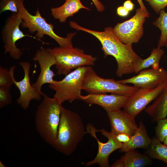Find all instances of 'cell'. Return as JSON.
Instances as JSON below:
<instances>
[{"mask_svg": "<svg viewBox=\"0 0 167 167\" xmlns=\"http://www.w3.org/2000/svg\"><path fill=\"white\" fill-rule=\"evenodd\" d=\"M153 24L159 28L161 32L157 47H165L167 49V12L161 10L160 16L153 22Z\"/></svg>", "mask_w": 167, "mask_h": 167, "instance_id": "23", "label": "cell"}, {"mask_svg": "<svg viewBox=\"0 0 167 167\" xmlns=\"http://www.w3.org/2000/svg\"><path fill=\"white\" fill-rule=\"evenodd\" d=\"M155 127L156 137L161 142H163L167 137V118L161 119L157 121Z\"/></svg>", "mask_w": 167, "mask_h": 167, "instance_id": "24", "label": "cell"}, {"mask_svg": "<svg viewBox=\"0 0 167 167\" xmlns=\"http://www.w3.org/2000/svg\"><path fill=\"white\" fill-rule=\"evenodd\" d=\"M10 88L0 87V108H2L12 103Z\"/></svg>", "mask_w": 167, "mask_h": 167, "instance_id": "27", "label": "cell"}, {"mask_svg": "<svg viewBox=\"0 0 167 167\" xmlns=\"http://www.w3.org/2000/svg\"><path fill=\"white\" fill-rule=\"evenodd\" d=\"M118 160L121 167H145L153 164L152 159L146 153L142 154L135 149L126 152Z\"/></svg>", "mask_w": 167, "mask_h": 167, "instance_id": "20", "label": "cell"}, {"mask_svg": "<svg viewBox=\"0 0 167 167\" xmlns=\"http://www.w3.org/2000/svg\"><path fill=\"white\" fill-rule=\"evenodd\" d=\"M88 66L76 68L62 80H54L48 87L54 91V97L61 105L66 101L71 102L80 99L82 87Z\"/></svg>", "mask_w": 167, "mask_h": 167, "instance_id": "7", "label": "cell"}, {"mask_svg": "<svg viewBox=\"0 0 167 167\" xmlns=\"http://www.w3.org/2000/svg\"><path fill=\"white\" fill-rule=\"evenodd\" d=\"M22 67L24 73L23 79L19 81H16L14 75L15 66H12L9 70L13 79V84L18 89L20 96L16 102L23 109H27L29 107L32 100L39 101L41 98V95L34 89L30 81L29 71L31 65L27 62H22L19 63Z\"/></svg>", "mask_w": 167, "mask_h": 167, "instance_id": "12", "label": "cell"}, {"mask_svg": "<svg viewBox=\"0 0 167 167\" xmlns=\"http://www.w3.org/2000/svg\"><path fill=\"white\" fill-rule=\"evenodd\" d=\"M13 84L12 76L9 70L0 66V87L10 88Z\"/></svg>", "mask_w": 167, "mask_h": 167, "instance_id": "25", "label": "cell"}, {"mask_svg": "<svg viewBox=\"0 0 167 167\" xmlns=\"http://www.w3.org/2000/svg\"><path fill=\"white\" fill-rule=\"evenodd\" d=\"M167 80V71L163 68L145 69L136 75L118 80L123 84H131L139 88H153Z\"/></svg>", "mask_w": 167, "mask_h": 167, "instance_id": "14", "label": "cell"}, {"mask_svg": "<svg viewBox=\"0 0 167 167\" xmlns=\"http://www.w3.org/2000/svg\"><path fill=\"white\" fill-rule=\"evenodd\" d=\"M43 96L35 114V125L42 139L52 146L57 138L62 106L54 97L44 93Z\"/></svg>", "mask_w": 167, "mask_h": 167, "instance_id": "3", "label": "cell"}, {"mask_svg": "<svg viewBox=\"0 0 167 167\" xmlns=\"http://www.w3.org/2000/svg\"><path fill=\"white\" fill-rule=\"evenodd\" d=\"M164 53V51L160 48L157 47L154 48L147 58L143 59L137 67L135 73L137 74L141 70L150 67L154 69L159 68V62Z\"/></svg>", "mask_w": 167, "mask_h": 167, "instance_id": "22", "label": "cell"}, {"mask_svg": "<svg viewBox=\"0 0 167 167\" xmlns=\"http://www.w3.org/2000/svg\"><path fill=\"white\" fill-rule=\"evenodd\" d=\"M152 139L149 137L146 127L143 123L140 122L139 126L135 133L130 137L127 143H123L120 149L121 152H126L130 150L141 148L147 149L152 142Z\"/></svg>", "mask_w": 167, "mask_h": 167, "instance_id": "17", "label": "cell"}, {"mask_svg": "<svg viewBox=\"0 0 167 167\" xmlns=\"http://www.w3.org/2000/svg\"><path fill=\"white\" fill-rule=\"evenodd\" d=\"M106 112L110 123L111 131L115 135L125 133L131 137L135 133L138 126L135 118L124 110L120 109Z\"/></svg>", "mask_w": 167, "mask_h": 167, "instance_id": "16", "label": "cell"}, {"mask_svg": "<svg viewBox=\"0 0 167 167\" xmlns=\"http://www.w3.org/2000/svg\"><path fill=\"white\" fill-rule=\"evenodd\" d=\"M161 143L156 136L154 137L146 154L151 159L163 161L167 166V146Z\"/></svg>", "mask_w": 167, "mask_h": 167, "instance_id": "21", "label": "cell"}, {"mask_svg": "<svg viewBox=\"0 0 167 167\" xmlns=\"http://www.w3.org/2000/svg\"><path fill=\"white\" fill-rule=\"evenodd\" d=\"M128 97L115 94H88L85 96L81 95L80 99L90 105H98L107 112L115 111L123 108Z\"/></svg>", "mask_w": 167, "mask_h": 167, "instance_id": "15", "label": "cell"}, {"mask_svg": "<svg viewBox=\"0 0 167 167\" xmlns=\"http://www.w3.org/2000/svg\"><path fill=\"white\" fill-rule=\"evenodd\" d=\"M19 0H1L0 13L10 11L14 13L18 12Z\"/></svg>", "mask_w": 167, "mask_h": 167, "instance_id": "26", "label": "cell"}, {"mask_svg": "<svg viewBox=\"0 0 167 167\" xmlns=\"http://www.w3.org/2000/svg\"><path fill=\"white\" fill-rule=\"evenodd\" d=\"M157 14L167 6V0H145Z\"/></svg>", "mask_w": 167, "mask_h": 167, "instance_id": "28", "label": "cell"}, {"mask_svg": "<svg viewBox=\"0 0 167 167\" xmlns=\"http://www.w3.org/2000/svg\"><path fill=\"white\" fill-rule=\"evenodd\" d=\"M86 134L79 115L62 106L57 138L52 146L58 152L69 156L74 152Z\"/></svg>", "mask_w": 167, "mask_h": 167, "instance_id": "2", "label": "cell"}, {"mask_svg": "<svg viewBox=\"0 0 167 167\" xmlns=\"http://www.w3.org/2000/svg\"><path fill=\"white\" fill-rule=\"evenodd\" d=\"M139 88L119 82L113 79H105L98 76L91 66H88L82 87L88 94L110 93L129 97Z\"/></svg>", "mask_w": 167, "mask_h": 167, "instance_id": "6", "label": "cell"}, {"mask_svg": "<svg viewBox=\"0 0 167 167\" xmlns=\"http://www.w3.org/2000/svg\"><path fill=\"white\" fill-rule=\"evenodd\" d=\"M47 50L54 58L57 73L66 75L75 68L94 65L96 58L84 53V51L73 45L48 48Z\"/></svg>", "mask_w": 167, "mask_h": 167, "instance_id": "5", "label": "cell"}, {"mask_svg": "<svg viewBox=\"0 0 167 167\" xmlns=\"http://www.w3.org/2000/svg\"><path fill=\"white\" fill-rule=\"evenodd\" d=\"M123 6L129 12L132 11L134 7V5L131 0L126 1L124 2Z\"/></svg>", "mask_w": 167, "mask_h": 167, "instance_id": "32", "label": "cell"}, {"mask_svg": "<svg viewBox=\"0 0 167 167\" xmlns=\"http://www.w3.org/2000/svg\"><path fill=\"white\" fill-rule=\"evenodd\" d=\"M32 59L38 63L40 72L36 82L32 85L36 92L43 96L44 93L41 91L42 85L51 83L54 80L53 78L56 75L51 69V67L56 65V60L47 49L43 47L37 51Z\"/></svg>", "mask_w": 167, "mask_h": 167, "instance_id": "13", "label": "cell"}, {"mask_svg": "<svg viewBox=\"0 0 167 167\" xmlns=\"http://www.w3.org/2000/svg\"><path fill=\"white\" fill-rule=\"evenodd\" d=\"M139 4L140 8L143 11L149 14L148 11L146 9L145 5H144L142 0H137Z\"/></svg>", "mask_w": 167, "mask_h": 167, "instance_id": "33", "label": "cell"}, {"mask_svg": "<svg viewBox=\"0 0 167 167\" xmlns=\"http://www.w3.org/2000/svg\"><path fill=\"white\" fill-rule=\"evenodd\" d=\"M22 22V20L18 13H14L7 19L2 32L5 53H8L15 60L19 59L23 54L22 51L17 47L16 43L17 41L26 36L40 41L36 37L23 33L20 29Z\"/></svg>", "mask_w": 167, "mask_h": 167, "instance_id": "10", "label": "cell"}, {"mask_svg": "<svg viewBox=\"0 0 167 167\" xmlns=\"http://www.w3.org/2000/svg\"><path fill=\"white\" fill-rule=\"evenodd\" d=\"M130 12L127 10L123 6H120L117 9V14L122 17H126L129 14Z\"/></svg>", "mask_w": 167, "mask_h": 167, "instance_id": "30", "label": "cell"}, {"mask_svg": "<svg viewBox=\"0 0 167 167\" xmlns=\"http://www.w3.org/2000/svg\"><path fill=\"white\" fill-rule=\"evenodd\" d=\"M117 140L119 142L123 143L127 142L129 141L130 136L128 135L125 133H120L116 135Z\"/></svg>", "mask_w": 167, "mask_h": 167, "instance_id": "29", "label": "cell"}, {"mask_svg": "<svg viewBox=\"0 0 167 167\" xmlns=\"http://www.w3.org/2000/svg\"><path fill=\"white\" fill-rule=\"evenodd\" d=\"M167 84V80L155 88H139L129 97L123 108L124 110L135 119L148 104L157 98Z\"/></svg>", "mask_w": 167, "mask_h": 167, "instance_id": "11", "label": "cell"}, {"mask_svg": "<svg viewBox=\"0 0 167 167\" xmlns=\"http://www.w3.org/2000/svg\"><path fill=\"white\" fill-rule=\"evenodd\" d=\"M0 167H6V166L3 164V163L0 161Z\"/></svg>", "mask_w": 167, "mask_h": 167, "instance_id": "35", "label": "cell"}, {"mask_svg": "<svg viewBox=\"0 0 167 167\" xmlns=\"http://www.w3.org/2000/svg\"><path fill=\"white\" fill-rule=\"evenodd\" d=\"M98 11L102 12L105 9V7L99 0H92Z\"/></svg>", "mask_w": 167, "mask_h": 167, "instance_id": "31", "label": "cell"}, {"mask_svg": "<svg viewBox=\"0 0 167 167\" xmlns=\"http://www.w3.org/2000/svg\"><path fill=\"white\" fill-rule=\"evenodd\" d=\"M70 26L78 30L89 33L95 37L100 42L104 57L111 56L117 63L116 74L119 77L135 72L138 66L143 59L133 50L132 45L122 42L114 34L113 28H105L103 31H97L85 28L71 21Z\"/></svg>", "mask_w": 167, "mask_h": 167, "instance_id": "1", "label": "cell"}, {"mask_svg": "<svg viewBox=\"0 0 167 167\" xmlns=\"http://www.w3.org/2000/svg\"><path fill=\"white\" fill-rule=\"evenodd\" d=\"M163 143V144L167 146V137L165 139Z\"/></svg>", "mask_w": 167, "mask_h": 167, "instance_id": "34", "label": "cell"}, {"mask_svg": "<svg viewBox=\"0 0 167 167\" xmlns=\"http://www.w3.org/2000/svg\"><path fill=\"white\" fill-rule=\"evenodd\" d=\"M86 130L87 134L96 139L98 150L95 158L85 163V166L88 167L97 164L101 167H110L109 161L110 155L120 149L123 143L117 140L116 135L111 131L108 132L104 128L97 130L91 123L88 124Z\"/></svg>", "mask_w": 167, "mask_h": 167, "instance_id": "8", "label": "cell"}, {"mask_svg": "<svg viewBox=\"0 0 167 167\" xmlns=\"http://www.w3.org/2000/svg\"><path fill=\"white\" fill-rule=\"evenodd\" d=\"M146 113L152 118V122L166 118L167 116V84L164 89L154 101L152 104L145 109Z\"/></svg>", "mask_w": 167, "mask_h": 167, "instance_id": "19", "label": "cell"}, {"mask_svg": "<svg viewBox=\"0 0 167 167\" xmlns=\"http://www.w3.org/2000/svg\"><path fill=\"white\" fill-rule=\"evenodd\" d=\"M149 14L137 8L130 19L118 23L113 28L117 37L123 43L132 45L137 43L143 34V24Z\"/></svg>", "mask_w": 167, "mask_h": 167, "instance_id": "9", "label": "cell"}, {"mask_svg": "<svg viewBox=\"0 0 167 167\" xmlns=\"http://www.w3.org/2000/svg\"><path fill=\"white\" fill-rule=\"evenodd\" d=\"M18 6V13L22 20L21 25L23 28H28L32 33L37 32L35 37L42 43H45L40 39L43 38L46 35L57 42L59 46L72 45V39L76 32L68 33L66 37H61L54 32V25L47 23L42 16L39 9L36 10L35 15H33L25 7L23 0H19Z\"/></svg>", "mask_w": 167, "mask_h": 167, "instance_id": "4", "label": "cell"}, {"mask_svg": "<svg viewBox=\"0 0 167 167\" xmlns=\"http://www.w3.org/2000/svg\"><path fill=\"white\" fill-rule=\"evenodd\" d=\"M90 10L84 5L80 0H65L62 6L51 8V14L54 18L62 23L65 22L67 18L72 16L81 9Z\"/></svg>", "mask_w": 167, "mask_h": 167, "instance_id": "18", "label": "cell"}]
</instances>
